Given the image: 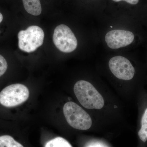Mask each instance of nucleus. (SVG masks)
<instances>
[{
	"mask_svg": "<svg viewBox=\"0 0 147 147\" xmlns=\"http://www.w3.org/2000/svg\"><path fill=\"white\" fill-rule=\"evenodd\" d=\"M74 91L79 102L84 108L100 109L104 106L103 97L90 82L84 80L78 81L74 85Z\"/></svg>",
	"mask_w": 147,
	"mask_h": 147,
	"instance_id": "obj_1",
	"label": "nucleus"
},
{
	"mask_svg": "<svg viewBox=\"0 0 147 147\" xmlns=\"http://www.w3.org/2000/svg\"><path fill=\"white\" fill-rule=\"evenodd\" d=\"M63 113L67 121L73 128L85 130L92 126V119L89 115L75 102H66L63 107Z\"/></svg>",
	"mask_w": 147,
	"mask_h": 147,
	"instance_id": "obj_2",
	"label": "nucleus"
},
{
	"mask_svg": "<svg viewBox=\"0 0 147 147\" xmlns=\"http://www.w3.org/2000/svg\"><path fill=\"white\" fill-rule=\"evenodd\" d=\"M44 36V32L40 27L30 26L18 32V47L26 53H32L42 45Z\"/></svg>",
	"mask_w": 147,
	"mask_h": 147,
	"instance_id": "obj_3",
	"label": "nucleus"
},
{
	"mask_svg": "<svg viewBox=\"0 0 147 147\" xmlns=\"http://www.w3.org/2000/svg\"><path fill=\"white\" fill-rule=\"evenodd\" d=\"M30 92L23 84H16L6 87L0 92V103L7 108L15 107L28 100Z\"/></svg>",
	"mask_w": 147,
	"mask_h": 147,
	"instance_id": "obj_4",
	"label": "nucleus"
},
{
	"mask_svg": "<svg viewBox=\"0 0 147 147\" xmlns=\"http://www.w3.org/2000/svg\"><path fill=\"white\" fill-rule=\"evenodd\" d=\"M53 40L56 47L64 53H70L76 50L78 41L75 35L67 26L63 24L55 28Z\"/></svg>",
	"mask_w": 147,
	"mask_h": 147,
	"instance_id": "obj_5",
	"label": "nucleus"
},
{
	"mask_svg": "<svg viewBox=\"0 0 147 147\" xmlns=\"http://www.w3.org/2000/svg\"><path fill=\"white\" fill-rule=\"evenodd\" d=\"M110 71L118 79L128 81L134 77L135 69L129 61L122 56H117L109 62Z\"/></svg>",
	"mask_w": 147,
	"mask_h": 147,
	"instance_id": "obj_6",
	"label": "nucleus"
},
{
	"mask_svg": "<svg viewBox=\"0 0 147 147\" xmlns=\"http://www.w3.org/2000/svg\"><path fill=\"white\" fill-rule=\"evenodd\" d=\"M134 35L131 32L124 30H115L106 34L105 42L111 49H117L125 47L133 42Z\"/></svg>",
	"mask_w": 147,
	"mask_h": 147,
	"instance_id": "obj_7",
	"label": "nucleus"
},
{
	"mask_svg": "<svg viewBox=\"0 0 147 147\" xmlns=\"http://www.w3.org/2000/svg\"><path fill=\"white\" fill-rule=\"evenodd\" d=\"M23 3L25 10L31 15L38 16L42 12L40 0H23Z\"/></svg>",
	"mask_w": 147,
	"mask_h": 147,
	"instance_id": "obj_8",
	"label": "nucleus"
},
{
	"mask_svg": "<svg viewBox=\"0 0 147 147\" xmlns=\"http://www.w3.org/2000/svg\"><path fill=\"white\" fill-rule=\"evenodd\" d=\"M0 147H24L11 136L5 135L0 136Z\"/></svg>",
	"mask_w": 147,
	"mask_h": 147,
	"instance_id": "obj_9",
	"label": "nucleus"
},
{
	"mask_svg": "<svg viewBox=\"0 0 147 147\" xmlns=\"http://www.w3.org/2000/svg\"><path fill=\"white\" fill-rule=\"evenodd\" d=\"M139 139L144 143L147 141V108L142 116V126L138 132Z\"/></svg>",
	"mask_w": 147,
	"mask_h": 147,
	"instance_id": "obj_10",
	"label": "nucleus"
},
{
	"mask_svg": "<svg viewBox=\"0 0 147 147\" xmlns=\"http://www.w3.org/2000/svg\"><path fill=\"white\" fill-rule=\"evenodd\" d=\"M45 147H72L66 139L58 137L50 140L46 143Z\"/></svg>",
	"mask_w": 147,
	"mask_h": 147,
	"instance_id": "obj_11",
	"label": "nucleus"
},
{
	"mask_svg": "<svg viewBox=\"0 0 147 147\" xmlns=\"http://www.w3.org/2000/svg\"><path fill=\"white\" fill-rule=\"evenodd\" d=\"M7 68V63L5 59L0 55V77L4 74Z\"/></svg>",
	"mask_w": 147,
	"mask_h": 147,
	"instance_id": "obj_12",
	"label": "nucleus"
},
{
	"mask_svg": "<svg viewBox=\"0 0 147 147\" xmlns=\"http://www.w3.org/2000/svg\"><path fill=\"white\" fill-rule=\"evenodd\" d=\"M85 147H109L104 143L99 141H92L88 143Z\"/></svg>",
	"mask_w": 147,
	"mask_h": 147,
	"instance_id": "obj_13",
	"label": "nucleus"
},
{
	"mask_svg": "<svg viewBox=\"0 0 147 147\" xmlns=\"http://www.w3.org/2000/svg\"><path fill=\"white\" fill-rule=\"evenodd\" d=\"M115 2H119L121 1H125L128 3L132 5L137 4L139 2V0H113Z\"/></svg>",
	"mask_w": 147,
	"mask_h": 147,
	"instance_id": "obj_14",
	"label": "nucleus"
},
{
	"mask_svg": "<svg viewBox=\"0 0 147 147\" xmlns=\"http://www.w3.org/2000/svg\"><path fill=\"white\" fill-rule=\"evenodd\" d=\"M3 20V16L2 13L0 12V23H1Z\"/></svg>",
	"mask_w": 147,
	"mask_h": 147,
	"instance_id": "obj_15",
	"label": "nucleus"
}]
</instances>
